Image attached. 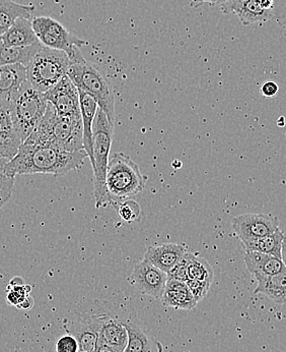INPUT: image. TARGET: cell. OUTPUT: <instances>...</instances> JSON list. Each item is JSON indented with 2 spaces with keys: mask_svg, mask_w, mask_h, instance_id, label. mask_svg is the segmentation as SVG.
Wrapping results in <instances>:
<instances>
[{
  "mask_svg": "<svg viewBox=\"0 0 286 352\" xmlns=\"http://www.w3.org/2000/svg\"><path fill=\"white\" fill-rule=\"evenodd\" d=\"M86 158L88 157L84 150L67 152L49 144L33 143L25 140L3 173L12 177L38 173L65 175L82 168Z\"/></svg>",
  "mask_w": 286,
  "mask_h": 352,
  "instance_id": "obj_1",
  "label": "cell"
},
{
  "mask_svg": "<svg viewBox=\"0 0 286 352\" xmlns=\"http://www.w3.org/2000/svg\"><path fill=\"white\" fill-rule=\"evenodd\" d=\"M27 141L49 144L67 152L82 151L84 150L82 118L59 116L52 104L49 103L43 120Z\"/></svg>",
  "mask_w": 286,
  "mask_h": 352,
  "instance_id": "obj_2",
  "label": "cell"
},
{
  "mask_svg": "<svg viewBox=\"0 0 286 352\" xmlns=\"http://www.w3.org/2000/svg\"><path fill=\"white\" fill-rule=\"evenodd\" d=\"M67 76L78 90L86 93L97 101L108 120L115 122V95L113 87L95 65L84 58L82 52L71 59Z\"/></svg>",
  "mask_w": 286,
  "mask_h": 352,
  "instance_id": "obj_3",
  "label": "cell"
},
{
  "mask_svg": "<svg viewBox=\"0 0 286 352\" xmlns=\"http://www.w3.org/2000/svg\"><path fill=\"white\" fill-rule=\"evenodd\" d=\"M147 176L139 164L123 153H114L108 165L106 186L112 206L136 196L145 188Z\"/></svg>",
  "mask_w": 286,
  "mask_h": 352,
  "instance_id": "obj_4",
  "label": "cell"
},
{
  "mask_svg": "<svg viewBox=\"0 0 286 352\" xmlns=\"http://www.w3.org/2000/svg\"><path fill=\"white\" fill-rule=\"evenodd\" d=\"M94 169L95 184L94 196L95 208L101 209L109 205L106 177H107L108 165H109L110 151L113 142L114 124L108 120L105 112L97 108L95 114L94 126Z\"/></svg>",
  "mask_w": 286,
  "mask_h": 352,
  "instance_id": "obj_5",
  "label": "cell"
},
{
  "mask_svg": "<svg viewBox=\"0 0 286 352\" xmlns=\"http://www.w3.org/2000/svg\"><path fill=\"white\" fill-rule=\"evenodd\" d=\"M48 104L45 95L36 90L27 80L12 97L10 100L12 120L22 144L43 120Z\"/></svg>",
  "mask_w": 286,
  "mask_h": 352,
  "instance_id": "obj_6",
  "label": "cell"
},
{
  "mask_svg": "<svg viewBox=\"0 0 286 352\" xmlns=\"http://www.w3.org/2000/svg\"><path fill=\"white\" fill-rule=\"evenodd\" d=\"M71 60L64 51L43 47L25 67L27 80L41 93L54 88L67 75Z\"/></svg>",
  "mask_w": 286,
  "mask_h": 352,
  "instance_id": "obj_7",
  "label": "cell"
},
{
  "mask_svg": "<svg viewBox=\"0 0 286 352\" xmlns=\"http://www.w3.org/2000/svg\"><path fill=\"white\" fill-rule=\"evenodd\" d=\"M34 32L42 45L51 50L64 51L69 59L80 52V48L88 44L78 38L58 21L50 16H36L32 21Z\"/></svg>",
  "mask_w": 286,
  "mask_h": 352,
  "instance_id": "obj_8",
  "label": "cell"
},
{
  "mask_svg": "<svg viewBox=\"0 0 286 352\" xmlns=\"http://www.w3.org/2000/svg\"><path fill=\"white\" fill-rule=\"evenodd\" d=\"M232 224L241 243L262 239L279 228L276 216L262 213L241 214L233 219Z\"/></svg>",
  "mask_w": 286,
  "mask_h": 352,
  "instance_id": "obj_9",
  "label": "cell"
},
{
  "mask_svg": "<svg viewBox=\"0 0 286 352\" xmlns=\"http://www.w3.org/2000/svg\"><path fill=\"white\" fill-rule=\"evenodd\" d=\"M49 103L52 104L57 114L63 118H82L80 93L69 76H65L54 88L44 93Z\"/></svg>",
  "mask_w": 286,
  "mask_h": 352,
  "instance_id": "obj_10",
  "label": "cell"
},
{
  "mask_svg": "<svg viewBox=\"0 0 286 352\" xmlns=\"http://www.w3.org/2000/svg\"><path fill=\"white\" fill-rule=\"evenodd\" d=\"M131 281L141 294L154 298H162L167 274L147 261L143 260L133 267Z\"/></svg>",
  "mask_w": 286,
  "mask_h": 352,
  "instance_id": "obj_11",
  "label": "cell"
},
{
  "mask_svg": "<svg viewBox=\"0 0 286 352\" xmlns=\"http://www.w3.org/2000/svg\"><path fill=\"white\" fill-rule=\"evenodd\" d=\"M224 14H234L243 25L261 24L274 19L273 10H265L259 0H232L218 6Z\"/></svg>",
  "mask_w": 286,
  "mask_h": 352,
  "instance_id": "obj_12",
  "label": "cell"
},
{
  "mask_svg": "<svg viewBox=\"0 0 286 352\" xmlns=\"http://www.w3.org/2000/svg\"><path fill=\"white\" fill-rule=\"evenodd\" d=\"M22 145L12 116L10 101L0 98V155L12 160Z\"/></svg>",
  "mask_w": 286,
  "mask_h": 352,
  "instance_id": "obj_13",
  "label": "cell"
},
{
  "mask_svg": "<svg viewBox=\"0 0 286 352\" xmlns=\"http://www.w3.org/2000/svg\"><path fill=\"white\" fill-rule=\"evenodd\" d=\"M185 248L178 243H164V245L150 247L144 254L143 260L167 273L173 270L178 263L186 254Z\"/></svg>",
  "mask_w": 286,
  "mask_h": 352,
  "instance_id": "obj_14",
  "label": "cell"
},
{
  "mask_svg": "<svg viewBox=\"0 0 286 352\" xmlns=\"http://www.w3.org/2000/svg\"><path fill=\"white\" fill-rule=\"evenodd\" d=\"M103 316L91 315L75 322L72 335L78 339L80 352H95L99 346V328Z\"/></svg>",
  "mask_w": 286,
  "mask_h": 352,
  "instance_id": "obj_15",
  "label": "cell"
},
{
  "mask_svg": "<svg viewBox=\"0 0 286 352\" xmlns=\"http://www.w3.org/2000/svg\"><path fill=\"white\" fill-rule=\"evenodd\" d=\"M128 342V331L126 323L109 317H102L101 328H99V344L106 345L116 352L124 351Z\"/></svg>",
  "mask_w": 286,
  "mask_h": 352,
  "instance_id": "obj_16",
  "label": "cell"
},
{
  "mask_svg": "<svg viewBox=\"0 0 286 352\" xmlns=\"http://www.w3.org/2000/svg\"><path fill=\"white\" fill-rule=\"evenodd\" d=\"M160 300L166 307L187 309V311L195 309L198 303L193 296L186 282L177 279H167Z\"/></svg>",
  "mask_w": 286,
  "mask_h": 352,
  "instance_id": "obj_17",
  "label": "cell"
},
{
  "mask_svg": "<svg viewBox=\"0 0 286 352\" xmlns=\"http://www.w3.org/2000/svg\"><path fill=\"white\" fill-rule=\"evenodd\" d=\"M80 93V111H82V126H84V151L88 154L91 163H94V133L93 126L95 114H97V101L90 95L82 91L78 90Z\"/></svg>",
  "mask_w": 286,
  "mask_h": 352,
  "instance_id": "obj_18",
  "label": "cell"
},
{
  "mask_svg": "<svg viewBox=\"0 0 286 352\" xmlns=\"http://www.w3.org/2000/svg\"><path fill=\"white\" fill-rule=\"evenodd\" d=\"M25 82L27 69L25 65H0V98L12 100Z\"/></svg>",
  "mask_w": 286,
  "mask_h": 352,
  "instance_id": "obj_19",
  "label": "cell"
},
{
  "mask_svg": "<svg viewBox=\"0 0 286 352\" xmlns=\"http://www.w3.org/2000/svg\"><path fill=\"white\" fill-rule=\"evenodd\" d=\"M245 263L253 275L269 276L286 270L281 258L259 252L246 251Z\"/></svg>",
  "mask_w": 286,
  "mask_h": 352,
  "instance_id": "obj_20",
  "label": "cell"
},
{
  "mask_svg": "<svg viewBox=\"0 0 286 352\" xmlns=\"http://www.w3.org/2000/svg\"><path fill=\"white\" fill-rule=\"evenodd\" d=\"M258 285L255 294H263L278 305L286 303V270L274 275H254Z\"/></svg>",
  "mask_w": 286,
  "mask_h": 352,
  "instance_id": "obj_21",
  "label": "cell"
},
{
  "mask_svg": "<svg viewBox=\"0 0 286 352\" xmlns=\"http://www.w3.org/2000/svg\"><path fill=\"white\" fill-rule=\"evenodd\" d=\"M0 43L6 46H29L40 43L29 19H19L0 37Z\"/></svg>",
  "mask_w": 286,
  "mask_h": 352,
  "instance_id": "obj_22",
  "label": "cell"
},
{
  "mask_svg": "<svg viewBox=\"0 0 286 352\" xmlns=\"http://www.w3.org/2000/svg\"><path fill=\"white\" fill-rule=\"evenodd\" d=\"M128 331V342L123 352H163L160 342L152 338L137 324L126 323Z\"/></svg>",
  "mask_w": 286,
  "mask_h": 352,
  "instance_id": "obj_23",
  "label": "cell"
},
{
  "mask_svg": "<svg viewBox=\"0 0 286 352\" xmlns=\"http://www.w3.org/2000/svg\"><path fill=\"white\" fill-rule=\"evenodd\" d=\"M35 6H25L14 0H0V37L16 23L19 19H31Z\"/></svg>",
  "mask_w": 286,
  "mask_h": 352,
  "instance_id": "obj_24",
  "label": "cell"
},
{
  "mask_svg": "<svg viewBox=\"0 0 286 352\" xmlns=\"http://www.w3.org/2000/svg\"><path fill=\"white\" fill-rule=\"evenodd\" d=\"M42 47L41 43L29 46H6L0 43V65H23L27 67Z\"/></svg>",
  "mask_w": 286,
  "mask_h": 352,
  "instance_id": "obj_25",
  "label": "cell"
},
{
  "mask_svg": "<svg viewBox=\"0 0 286 352\" xmlns=\"http://www.w3.org/2000/svg\"><path fill=\"white\" fill-rule=\"evenodd\" d=\"M285 235L283 231L278 228L267 236L243 243V245L246 251L263 252V254H271L281 258V250H283Z\"/></svg>",
  "mask_w": 286,
  "mask_h": 352,
  "instance_id": "obj_26",
  "label": "cell"
},
{
  "mask_svg": "<svg viewBox=\"0 0 286 352\" xmlns=\"http://www.w3.org/2000/svg\"><path fill=\"white\" fill-rule=\"evenodd\" d=\"M186 258L188 280L213 283L215 272L211 265L204 258L195 256L190 252H186Z\"/></svg>",
  "mask_w": 286,
  "mask_h": 352,
  "instance_id": "obj_27",
  "label": "cell"
},
{
  "mask_svg": "<svg viewBox=\"0 0 286 352\" xmlns=\"http://www.w3.org/2000/svg\"><path fill=\"white\" fill-rule=\"evenodd\" d=\"M32 286L25 284V280L21 277L12 278L8 286V305H14L18 307L27 296H29Z\"/></svg>",
  "mask_w": 286,
  "mask_h": 352,
  "instance_id": "obj_28",
  "label": "cell"
},
{
  "mask_svg": "<svg viewBox=\"0 0 286 352\" xmlns=\"http://www.w3.org/2000/svg\"><path fill=\"white\" fill-rule=\"evenodd\" d=\"M117 210L120 218L128 223L132 222L141 221L143 217V211H141V206L137 201L127 199V200L119 201L113 206Z\"/></svg>",
  "mask_w": 286,
  "mask_h": 352,
  "instance_id": "obj_29",
  "label": "cell"
},
{
  "mask_svg": "<svg viewBox=\"0 0 286 352\" xmlns=\"http://www.w3.org/2000/svg\"><path fill=\"white\" fill-rule=\"evenodd\" d=\"M14 180L16 177H12L4 173H0V201L3 204L8 203L12 196L14 192Z\"/></svg>",
  "mask_w": 286,
  "mask_h": 352,
  "instance_id": "obj_30",
  "label": "cell"
},
{
  "mask_svg": "<svg viewBox=\"0 0 286 352\" xmlns=\"http://www.w3.org/2000/svg\"><path fill=\"white\" fill-rule=\"evenodd\" d=\"M186 284L189 287L197 302H200L206 296L211 285V283H208V282L195 281V280H187Z\"/></svg>",
  "mask_w": 286,
  "mask_h": 352,
  "instance_id": "obj_31",
  "label": "cell"
},
{
  "mask_svg": "<svg viewBox=\"0 0 286 352\" xmlns=\"http://www.w3.org/2000/svg\"><path fill=\"white\" fill-rule=\"evenodd\" d=\"M56 352H80L78 339L72 334L60 337L56 343Z\"/></svg>",
  "mask_w": 286,
  "mask_h": 352,
  "instance_id": "obj_32",
  "label": "cell"
},
{
  "mask_svg": "<svg viewBox=\"0 0 286 352\" xmlns=\"http://www.w3.org/2000/svg\"><path fill=\"white\" fill-rule=\"evenodd\" d=\"M274 19L279 25L286 27V0H274Z\"/></svg>",
  "mask_w": 286,
  "mask_h": 352,
  "instance_id": "obj_33",
  "label": "cell"
},
{
  "mask_svg": "<svg viewBox=\"0 0 286 352\" xmlns=\"http://www.w3.org/2000/svg\"><path fill=\"white\" fill-rule=\"evenodd\" d=\"M278 91V85L275 82H266L263 85L261 88L262 94L264 95L265 97H268V98L276 96Z\"/></svg>",
  "mask_w": 286,
  "mask_h": 352,
  "instance_id": "obj_34",
  "label": "cell"
},
{
  "mask_svg": "<svg viewBox=\"0 0 286 352\" xmlns=\"http://www.w3.org/2000/svg\"><path fill=\"white\" fill-rule=\"evenodd\" d=\"M218 0H191V4L194 8L203 6V4H211V6H217Z\"/></svg>",
  "mask_w": 286,
  "mask_h": 352,
  "instance_id": "obj_35",
  "label": "cell"
},
{
  "mask_svg": "<svg viewBox=\"0 0 286 352\" xmlns=\"http://www.w3.org/2000/svg\"><path fill=\"white\" fill-rule=\"evenodd\" d=\"M34 305V300L32 298V296H27V298L19 305L18 309H31Z\"/></svg>",
  "mask_w": 286,
  "mask_h": 352,
  "instance_id": "obj_36",
  "label": "cell"
},
{
  "mask_svg": "<svg viewBox=\"0 0 286 352\" xmlns=\"http://www.w3.org/2000/svg\"><path fill=\"white\" fill-rule=\"evenodd\" d=\"M259 3L261 4L263 8L268 10H273L274 6V0H259Z\"/></svg>",
  "mask_w": 286,
  "mask_h": 352,
  "instance_id": "obj_37",
  "label": "cell"
},
{
  "mask_svg": "<svg viewBox=\"0 0 286 352\" xmlns=\"http://www.w3.org/2000/svg\"><path fill=\"white\" fill-rule=\"evenodd\" d=\"M8 162H10V159L0 155V173H3Z\"/></svg>",
  "mask_w": 286,
  "mask_h": 352,
  "instance_id": "obj_38",
  "label": "cell"
},
{
  "mask_svg": "<svg viewBox=\"0 0 286 352\" xmlns=\"http://www.w3.org/2000/svg\"><path fill=\"white\" fill-rule=\"evenodd\" d=\"M281 260H283V264H285L286 268V235L283 239V250H281Z\"/></svg>",
  "mask_w": 286,
  "mask_h": 352,
  "instance_id": "obj_39",
  "label": "cell"
},
{
  "mask_svg": "<svg viewBox=\"0 0 286 352\" xmlns=\"http://www.w3.org/2000/svg\"><path fill=\"white\" fill-rule=\"evenodd\" d=\"M4 204L2 203V201H0V209H1L2 207H3Z\"/></svg>",
  "mask_w": 286,
  "mask_h": 352,
  "instance_id": "obj_40",
  "label": "cell"
}]
</instances>
